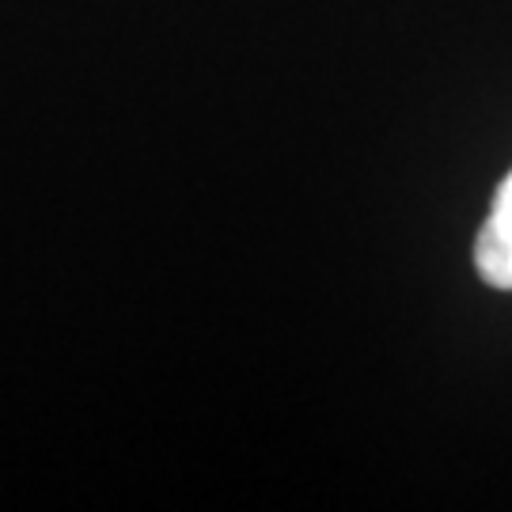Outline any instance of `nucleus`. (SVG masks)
<instances>
[{"instance_id": "nucleus-1", "label": "nucleus", "mask_w": 512, "mask_h": 512, "mask_svg": "<svg viewBox=\"0 0 512 512\" xmlns=\"http://www.w3.org/2000/svg\"><path fill=\"white\" fill-rule=\"evenodd\" d=\"M475 270L486 285L512 289V171L497 190L494 209L475 239Z\"/></svg>"}]
</instances>
